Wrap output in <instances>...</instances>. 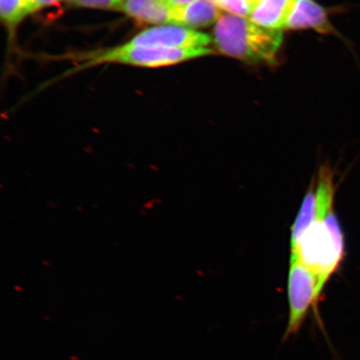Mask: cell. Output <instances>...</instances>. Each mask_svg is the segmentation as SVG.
<instances>
[{"instance_id": "ffe728a7", "label": "cell", "mask_w": 360, "mask_h": 360, "mask_svg": "<svg viewBox=\"0 0 360 360\" xmlns=\"http://www.w3.org/2000/svg\"><path fill=\"white\" fill-rule=\"evenodd\" d=\"M148 168L154 171H159L160 169L159 167H158V166L154 164L150 165V166H148Z\"/></svg>"}, {"instance_id": "8fae6325", "label": "cell", "mask_w": 360, "mask_h": 360, "mask_svg": "<svg viewBox=\"0 0 360 360\" xmlns=\"http://www.w3.org/2000/svg\"><path fill=\"white\" fill-rule=\"evenodd\" d=\"M1 19L8 29L13 30L30 15L29 0H0Z\"/></svg>"}, {"instance_id": "2e32d148", "label": "cell", "mask_w": 360, "mask_h": 360, "mask_svg": "<svg viewBox=\"0 0 360 360\" xmlns=\"http://www.w3.org/2000/svg\"><path fill=\"white\" fill-rule=\"evenodd\" d=\"M163 204V201L159 199V198H155V199H151L150 201L143 202L142 207L143 209L146 210H151L155 208L156 205H162Z\"/></svg>"}, {"instance_id": "603a6c76", "label": "cell", "mask_w": 360, "mask_h": 360, "mask_svg": "<svg viewBox=\"0 0 360 360\" xmlns=\"http://www.w3.org/2000/svg\"><path fill=\"white\" fill-rule=\"evenodd\" d=\"M127 166H128V168L130 169H136V167H135V165L134 164H131V163L127 164Z\"/></svg>"}, {"instance_id": "3957f363", "label": "cell", "mask_w": 360, "mask_h": 360, "mask_svg": "<svg viewBox=\"0 0 360 360\" xmlns=\"http://www.w3.org/2000/svg\"><path fill=\"white\" fill-rule=\"evenodd\" d=\"M212 53L209 48L131 47L125 44L106 51L90 53L82 68L118 63L139 67L157 68L178 64Z\"/></svg>"}, {"instance_id": "4fadbf2b", "label": "cell", "mask_w": 360, "mask_h": 360, "mask_svg": "<svg viewBox=\"0 0 360 360\" xmlns=\"http://www.w3.org/2000/svg\"><path fill=\"white\" fill-rule=\"evenodd\" d=\"M75 6L103 8V10H121L124 0H65Z\"/></svg>"}, {"instance_id": "5b68a950", "label": "cell", "mask_w": 360, "mask_h": 360, "mask_svg": "<svg viewBox=\"0 0 360 360\" xmlns=\"http://www.w3.org/2000/svg\"><path fill=\"white\" fill-rule=\"evenodd\" d=\"M210 40L209 35L186 27L166 25L143 30L125 44L131 47L206 48Z\"/></svg>"}, {"instance_id": "4316f807", "label": "cell", "mask_w": 360, "mask_h": 360, "mask_svg": "<svg viewBox=\"0 0 360 360\" xmlns=\"http://www.w3.org/2000/svg\"><path fill=\"white\" fill-rule=\"evenodd\" d=\"M0 188H1V190H4V186H3V184H0Z\"/></svg>"}, {"instance_id": "7402d4cb", "label": "cell", "mask_w": 360, "mask_h": 360, "mask_svg": "<svg viewBox=\"0 0 360 360\" xmlns=\"http://www.w3.org/2000/svg\"><path fill=\"white\" fill-rule=\"evenodd\" d=\"M76 210L79 211V212H84V208L83 206L77 205L75 207Z\"/></svg>"}, {"instance_id": "d6986e66", "label": "cell", "mask_w": 360, "mask_h": 360, "mask_svg": "<svg viewBox=\"0 0 360 360\" xmlns=\"http://www.w3.org/2000/svg\"><path fill=\"white\" fill-rule=\"evenodd\" d=\"M139 214H141V215H142L143 217H147L148 216L147 210L145 209H141V210H139Z\"/></svg>"}, {"instance_id": "7a4b0ae2", "label": "cell", "mask_w": 360, "mask_h": 360, "mask_svg": "<svg viewBox=\"0 0 360 360\" xmlns=\"http://www.w3.org/2000/svg\"><path fill=\"white\" fill-rule=\"evenodd\" d=\"M345 255V238L334 209L325 219L314 220L301 238L291 260H300L314 274L319 298Z\"/></svg>"}, {"instance_id": "9a60e30c", "label": "cell", "mask_w": 360, "mask_h": 360, "mask_svg": "<svg viewBox=\"0 0 360 360\" xmlns=\"http://www.w3.org/2000/svg\"><path fill=\"white\" fill-rule=\"evenodd\" d=\"M166 1L168 2L174 10H179V8H184L190 6L191 4L196 1V0H166Z\"/></svg>"}, {"instance_id": "9c48e42d", "label": "cell", "mask_w": 360, "mask_h": 360, "mask_svg": "<svg viewBox=\"0 0 360 360\" xmlns=\"http://www.w3.org/2000/svg\"><path fill=\"white\" fill-rule=\"evenodd\" d=\"M292 0H260L255 4L250 20L263 28L282 30L291 8Z\"/></svg>"}, {"instance_id": "e0dca14e", "label": "cell", "mask_w": 360, "mask_h": 360, "mask_svg": "<svg viewBox=\"0 0 360 360\" xmlns=\"http://www.w3.org/2000/svg\"><path fill=\"white\" fill-rule=\"evenodd\" d=\"M47 205L49 207H51V209H58L60 208L61 204L60 202H53V201H48Z\"/></svg>"}, {"instance_id": "cb8c5ba5", "label": "cell", "mask_w": 360, "mask_h": 360, "mask_svg": "<svg viewBox=\"0 0 360 360\" xmlns=\"http://www.w3.org/2000/svg\"><path fill=\"white\" fill-rule=\"evenodd\" d=\"M260 0H251V2L253 3L254 6L255 4L259 3Z\"/></svg>"}, {"instance_id": "8992f818", "label": "cell", "mask_w": 360, "mask_h": 360, "mask_svg": "<svg viewBox=\"0 0 360 360\" xmlns=\"http://www.w3.org/2000/svg\"><path fill=\"white\" fill-rule=\"evenodd\" d=\"M285 29H314L323 34L335 33L327 11L314 0H292Z\"/></svg>"}, {"instance_id": "7c38bea8", "label": "cell", "mask_w": 360, "mask_h": 360, "mask_svg": "<svg viewBox=\"0 0 360 360\" xmlns=\"http://www.w3.org/2000/svg\"><path fill=\"white\" fill-rule=\"evenodd\" d=\"M219 8L240 17L250 16L254 7L251 0H215Z\"/></svg>"}, {"instance_id": "ac0fdd59", "label": "cell", "mask_w": 360, "mask_h": 360, "mask_svg": "<svg viewBox=\"0 0 360 360\" xmlns=\"http://www.w3.org/2000/svg\"><path fill=\"white\" fill-rule=\"evenodd\" d=\"M41 264H42V265H44V267L49 268L51 266V263L49 262V260H48V259H43L41 261Z\"/></svg>"}, {"instance_id": "d4e9b609", "label": "cell", "mask_w": 360, "mask_h": 360, "mask_svg": "<svg viewBox=\"0 0 360 360\" xmlns=\"http://www.w3.org/2000/svg\"><path fill=\"white\" fill-rule=\"evenodd\" d=\"M25 174L27 175V176H29V177H32L33 176V174H31L30 172H26Z\"/></svg>"}, {"instance_id": "6da1fadb", "label": "cell", "mask_w": 360, "mask_h": 360, "mask_svg": "<svg viewBox=\"0 0 360 360\" xmlns=\"http://www.w3.org/2000/svg\"><path fill=\"white\" fill-rule=\"evenodd\" d=\"M214 39L224 55L250 63L272 64L283 36L282 30L265 29L240 16L223 15L216 22Z\"/></svg>"}, {"instance_id": "ba28073f", "label": "cell", "mask_w": 360, "mask_h": 360, "mask_svg": "<svg viewBox=\"0 0 360 360\" xmlns=\"http://www.w3.org/2000/svg\"><path fill=\"white\" fill-rule=\"evenodd\" d=\"M220 15L214 0H196L184 8L175 10L174 24L191 28H202L217 22Z\"/></svg>"}, {"instance_id": "83f0119b", "label": "cell", "mask_w": 360, "mask_h": 360, "mask_svg": "<svg viewBox=\"0 0 360 360\" xmlns=\"http://www.w3.org/2000/svg\"><path fill=\"white\" fill-rule=\"evenodd\" d=\"M214 1H215V0H214Z\"/></svg>"}, {"instance_id": "52a82bcc", "label": "cell", "mask_w": 360, "mask_h": 360, "mask_svg": "<svg viewBox=\"0 0 360 360\" xmlns=\"http://www.w3.org/2000/svg\"><path fill=\"white\" fill-rule=\"evenodd\" d=\"M121 10L133 19L148 24H174L175 10L166 0H124Z\"/></svg>"}, {"instance_id": "484cf974", "label": "cell", "mask_w": 360, "mask_h": 360, "mask_svg": "<svg viewBox=\"0 0 360 360\" xmlns=\"http://www.w3.org/2000/svg\"><path fill=\"white\" fill-rule=\"evenodd\" d=\"M11 219H15V220H18V218H17V217H16V216H15V215H12V216H11Z\"/></svg>"}, {"instance_id": "5bb4252c", "label": "cell", "mask_w": 360, "mask_h": 360, "mask_svg": "<svg viewBox=\"0 0 360 360\" xmlns=\"http://www.w3.org/2000/svg\"><path fill=\"white\" fill-rule=\"evenodd\" d=\"M30 13L41 10L43 8L53 6L60 0H29Z\"/></svg>"}, {"instance_id": "30bf717a", "label": "cell", "mask_w": 360, "mask_h": 360, "mask_svg": "<svg viewBox=\"0 0 360 360\" xmlns=\"http://www.w3.org/2000/svg\"><path fill=\"white\" fill-rule=\"evenodd\" d=\"M315 213H316V184L314 179L306 193L300 213L292 225L290 240L291 254H294L297 250L301 238L314 222Z\"/></svg>"}, {"instance_id": "44dd1931", "label": "cell", "mask_w": 360, "mask_h": 360, "mask_svg": "<svg viewBox=\"0 0 360 360\" xmlns=\"http://www.w3.org/2000/svg\"><path fill=\"white\" fill-rule=\"evenodd\" d=\"M13 289H15L17 291H24V289H22V287L21 285H15L13 286Z\"/></svg>"}, {"instance_id": "277c9868", "label": "cell", "mask_w": 360, "mask_h": 360, "mask_svg": "<svg viewBox=\"0 0 360 360\" xmlns=\"http://www.w3.org/2000/svg\"><path fill=\"white\" fill-rule=\"evenodd\" d=\"M319 299L316 276L300 260H291L288 280L289 317L283 340L299 334L310 309L316 311Z\"/></svg>"}]
</instances>
